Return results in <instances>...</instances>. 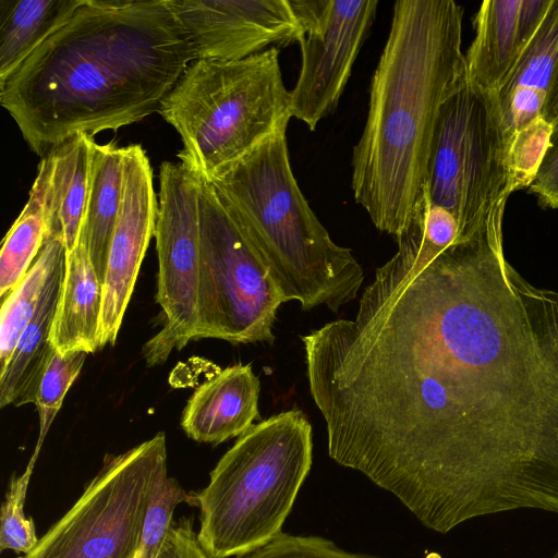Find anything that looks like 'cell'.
Segmentation results:
<instances>
[{
  "mask_svg": "<svg viewBox=\"0 0 558 558\" xmlns=\"http://www.w3.org/2000/svg\"><path fill=\"white\" fill-rule=\"evenodd\" d=\"M66 258V257H65ZM65 258L52 271L32 320L0 373V408L35 403L41 378L56 353L52 324L61 293Z\"/></svg>",
  "mask_w": 558,
  "mask_h": 558,
  "instance_id": "e0dca14e",
  "label": "cell"
},
{
  "mask_svg": "<svg viewBox=\"0 0 558 558\" xmlns=\"http://www.w3.org/2000/svg\"><path fill=\"white\" fill-rule=\"evenodd\" d=\"M123 155V147L114 142L92 143L88 191L80 239L101 283L121 203Z\"/></svg>",
  "mask_w": 558,
  "mask_h": 558,
  "instance_id": "d6986e66",
  "label": "cell"
},
{
  "mask_svg": "<svg viewBox=\"0 0 558 558\" xmlns=\"http://www.w3.org/2000/svg\"><path fill=\"white\" fill-rule=\"evenodd\" d=\"M259 379L251 364L219 369L195 389L181 418L197 442L218 445L245 433L259 417Z\"/></svg>",
  "mask_w": 558,
  "mask_h": 558,
  "instance_id": "9a60e30c",
  "label": "cell"
},
{
  "mask_svg": "<svg viewBox=\"0 0 558 558\" xmlns=\"http://www.w3.org/2000/svg\"><path fill=\"white\" fill-rule=\"evenodd\" d=\"M199 223L202 262L196 339L272 344L277 312L286 299L213 184L202 179Z\"/></svg>",
  "mask_w": 558,
  "mask_h": 558,
  "instance_id": "9c48e42d",
  "label": "cell"
},
{
  "mask_svg": "<svg viewBox=\"0 0 558 558\" xmlns=\"http://www.w3.org/2000/svg\"><path fill=\"white\" fill-rule=\"evenodd\" d=\"M551 558H558V550L554 554Z\"/></svg>",
  "mask_w": 558,
  "mask_h": 558,
  "instance_id": "d6a6232c",
  "label": "cell"
},
{
  "mask_svg": "<svg viewBox=\"0 0 558 558\" xmlns=\"http://www.w3.org/2000/svg\"><path fill=\"white\" fill-rule=\"evenodd\" d=\"M65 257L62 239H46L25 277L4 299L0 313V373L4 371L22 332L36 313L52 271Z\"/></svg>",
  "mask_w": 558,
  "mask_h": 558,
  "instance_id": "603a6c76",
  "label": "cell"
},
{
  "mask_svg": "<svg viewBox=\"0 0 558 558\" xmlns=\"http://www.w3.org/2000/svg\"><path fill=\"white\" fill-rule=\"evenodd\" d=\"M235 558H377L349 553L319 536H298L281 533L266 545Z\"/></svg>",
  "mask_w": 558,
  "mask_h": 558,
  "instance_id": "f1b7e54d",
  "label": "cell"
},
{
  "mask_svg": "<svg viewBox=\"0 0 558 558\" xmlns=\"http://www.w3.org/2000/svg\"><path fill=\"white\" fill-rule=\"evenodd\" d=\"M39 452L34 453L21 475H13L1 506L0 549L28 554L37 544L38 536L32 518L24 511L31 476Z\"/></svg>",
  "mask_w": 558,
  "mask_h": 558,
  "instance_id": "d4e9b609",
  "label": "cell"
},
{
  "mask_svg": "<svg viewBox=\"0 0 558 558\" xmlns=\"http://www.w3.org/2000/svg\"><path fill=\"white\" fill-rule=\"evenodd\" d=\"M182 502L196 506V493L186 492L175 478L165 474L156 486L135 558H157L174 509Z\"/></svg>",
  "mask_w": 558,
  "mask_h": 558,
  "instance_id": "4316f807",
  "label": "cell"
},
{
  "mask_svg": "<svg viewBox=\"0 0 558 558\" xmlns=\"http://www.w3.org/2000/svg\"><path fill=\"white\" fill-rule=\"evenodd\" d=\"M197 59L240 60L299 43L303 27L290 0H167Z\"/></svg>",
  "mask_w": 558,
  "mask_h": 558,
  "instance_id": "7c38bea8",
  "label": "cell"
},
{
  "mask_svg": "<svg viewBox=\"0 0 558 558\" xmlns=\"http://www.w3.org/2000/svg\"><path fill=\"white\" fill-rule=\"evenodd\" d=\"M558 64V0L551 4L537 31L523 49L513 69L493 95L500 107L520 88L538 89L547 94Z\"/></svg>",
  "mask_w": 558,
  "mask_h": 558,
  "instance_id": "cb8c5ba5",
  "label": "cell"
},
{
  "mask_svg": "<svg viewBox=\"0 0 558 558\" xmlns=\"http://www.w3.org/2000/svg\"><path fill=\"white\" fill-rule=\"evenodd\" d=\"M165 474L163 432L122 453L107 454L74 505L23 558H135Z\"/></svg>",
  "mask_w": 558,
  "mask_h": 558,
  "instance_id": "ba28073f",
  "label": "cell"
},
{
  "mask_svg": "<svg viewBox=\"0 0 558 558\" xmlns=\"http://www.w3.org/2000/svg\"><path fill=\"white\" fill-rule=\"evenodd\" d=\"M396 239V254L376 269L372 282L376 287L398 286L407 276L424 267L458 241L459 226L452 214L428 199L423 189L407 226Z\"/></svg>",
  "mask_w": 558,
  "mask_h": 558,
  "instance_id": "ffe728a7",
  "label": "cell"
},
{
  "mask_svg": "<svg viewBox=\"0 0 558 558\" xmlns=\"http://www.w3.org/2000/svg\"><path fill=\"white\" fill-rule=\"evenodd\" d=\"M302 341L329 457L423 525L558 514V289L508 263L502 223L368 284L354 319Z\"/></svg>",
  "mask_w": 558,
  "mask_h": 558,
  "instance_id": "6da1fadb",
  "label": "cell"
},
{
  "mask_svg": "<svg viewBox=\"0 0 558 558\" xmlns=\"http://www.w3.org/2000/svg\"><path fill=\"white\" fill-rule=\"evenodd\" d=\"M190 39L167 0H83L3 83L0 104L44 156L158 111L191 62Z\"/></svg>",
  "mask_w": 558,
  "mask_h": 558,
  "instance_id": "7a4b0ae2",
  "label": "cell"
},
{
  "mask_svg": "<svg viewBox=\"0 0 558 558\" xmlns=\"http://www.w3.org/2000/svg\"><path fill=\"white\" fill-rule=\"evenodd\" d=\"M530 191L544 207L558 209V119L553 123L547 150Z\"/></svg>",
  "mask_w": 558,
  "mask_h": 558,
  "instance_id": "f546056e",
  "label": "cell"
},
{
  "mask_svg": "<svg viewBox=\"0 0 558 558\" xmlns=\"http://www.w3.org/2000/svg\"><path fill=\"white\" fill-rule=\"evenodd\" d=\"M423 189L453 215L459 240L504 218L511 194L507 143L493 95L468 77L441 107Z\"/></svg>",
  "mask_w": 558,
  "mask_h": 558,
  "instance_id": "52a82bcc",
  "label": "cell"
},
{
  "mask_svg": "<svg viewBox=\"0 0 558 558\" xmlns=\"http://www.w3.org/2000/svg\"><path fill=\"white\" fill-rule=\"evenodd\" d=\"M553 0H486L475 19V37L465 56L466 77L495 93L529 44Z\"/></svg>",
  "mask_w": 558,
  "mask_h": 558,
  "instance_id": "5bb4252c",
  "label": "cell"
},
{
  "mask_svg": "<svg viewBox=\"0 0 558 558\" xmlns=\"http://www.w3.org/2000/svg\"><path fill=\"white\" fill-rule=\"evenodd\" d=\"M154 236L158 256L157 303L162 327L143 347L148 366L196 339L201 277L199 179L181 162L159 169Z\"/></svg>",
  "mask_w": 558,
  "mask_h": 558,
  "instance_id": "30bf717a",
  "label": "cell"
},
{
  "mask_svg": "<svg viewBox=\"0 0 558 558\" xmlns=\"http://www.w3.org/2000/svg\"><path fill=\"white\" fill-rule=\"evenodd\" d=\"M94 138L76 134L52 147L47 190L48 238H60L66 252L78 243L88 191Z\"/></svg>",
  "mask_w": 558,
  "mask_h": 558,
  "instance_id": "ac0fdd59",
  "label": "cell"
},
{
  "mask_svg": "<svg viewBox=\"0 0 558 558\" xmlns=\"http://www.w3.org/2000/svg\"><path fill=\"white\" fill-rule=\"evenodd\" d=\"M102 283L84 242L66 252L61 293L51 329V342L59 353H94L99 349Z\"/></svg>",
  "mask_w": 558,
  "mask_h": 558,
  "instance_id": "2e32d148",
  "label": "cell"
},
{
  "mask_svg": "<svg viewBox=\"0 0 558 558\" xmlns=\"http://www.w3.org/2000/svg\"><path fill=\"white\" fill-rule=\"evenodd\" d=\"M542 118L550 124L558 119V64L546 94Z\"/></svg>",
  "mask_w": 558,
  "mask_h": 558,
  "instance_id": "1f68e13d",
  "label": "cell"
},
{
  "mask_svg": "<svg viewBox=\"0 0 558 558\" xmlns=\"http://www.w3.org/2000/svg\"><path fill=\"white\" fill-rule=\"evenodd\" d=\"M312 426L292 409L240 435L196 493L198 541L209 558L238 557L282 533L312 466Z\"/></svg>",
  "mask_w": 558,
  "mask_h": 558,
  "instance_id": "5b68a950",
  "label": "cell"
},
{
  "mask_svg": "<svg viewBox=\"0 0 558 558\" xmlns=\"http://www.w3.org/2000/svg\"><path fill=\"white\" fill-rule=\"evenodd\" d=\"M303 27L291 114L314 131L331 113L375 19L377 0H290Z\"/></svg>",
  "mask_w": 558,
  "mask_h": 558,
  "instance_id": "8fae6325",
  "label": "cell"
},
{
  "mask_svg": "<svg viewBox=\"0 0 558 558\" xmlns=\"http://www.w3.org/2000/svg\"><path fill=\"white\" fill-rule=\"evenodd\" d=\"M83 0H0V83L63 26Z\"/></svg>",
  "mask_w": 558,
  "mask_h": 558,
  "instance_id": "44dd1931",
  "label": "cell"
},
{
  "mask_svg": "<svg viewBox=\"0 0 558 558\" xmlns=\"http://www.w3.org/2000/svg\"><path fill=\"white\" fill-rule=\"evenodd\" d=\"M193 518L172 521L157 558H209L194 530Z\"/></svg>",
  "mask_w": 558,
  "mask_h": 558,
  "instance_id": "4dcf8cb0",
  "label": "cell"
},
{
  "mask_svg": "<svg viewBox=\"0 0 558 558\" xmlns=\"http://www.w3.org/2000/svg\"><path fill=\"white\" fill-rule=\"evenodd\" d=\"M123 183L102 283L99 349L116 343L151 236L158 201L153 169L140 144L123 147Z\"/></svg>",
  "mask_w": 558,
  "mask_h": 558,
  "instance_id": "4fadbf2b",
  "label": "cell"
},
{
  "mask_svg": "<svg viewBox=\"0 0 558 558\" xmlns=\"http://www.w3.org/2000/svg\"><path fill=\"white\" fill-rule=\"evenodd\" d=\"M158 112L179 133L180 162L210 181L263 142L287 130L290 92L271 47L244 59H197Z\"/></svg>",
  "mask_w": 558,
  "mask_h": 558,
  "instance_id": "8992f818",
  "label": "cell"
},
{
  "mask_svg": "<svg viewBox=\"0 0 558 558\" xmlns=\"http://www.w3.org/2000/svg\"><path fill=\"white\" fill-rule=\"evenodd\" d=\"M86 352L74 351L59 353L56 351L52 356L38 388L36 396V410L39 416V436L35 447L40 451L46 435L59 412L65 393L80 375Z\"/></svg>",
  "mask_w": 558,
  "mask_h": 558,
  "instance_id": "484cf974",
  "label": "cell"
},
{
  "mask_svg": "<svg viewBox=\"0 0 558 558\" xmlns=\"http://www.w3.org/2000/svg\"><path fill=\"white\" fill-rule=\"evenodd\" d=\"M256 248L286 302L332 312L357 296L362 266L336 244L293 175L286 131L269 137L208 181Z\"/></svg>",
  "mask_w": 558,
  "mask_h": 558,
  "instance_id": "277c9868",
  "label": "cell"
},
{
  "mask_svg": "<svg viewBox=\"0 0 558 558\" xmlns=\"http://www.w3.org/2000/svg\"><path fill=\"white\" fill-rule=\"evenodd\" d=\"M553 124L543 118L519 131L507 148L511 193L530 187L547 150Z\"/></svg>",
  "mask_w": 558,
  "mask_h": 558,
  "instance_id": "83f0119b",
  "label": "cell"
},
{
  "mask_svg": "<svg viewBox=\"0 0 558 558\" xmlns=\"http://www.w3.org/2000/svg\"><path fill=\"white\" fill-rule=\"evenodd\" d=\"M463 9L452 0H400L373 76L352 191L374 226L397 238L423 190L444 102L466 77Z\"/></svg>",
  "mask_w": 558,
  "mask_h": 558,
  "instance_id": "3957f363",
  "label": "cell"
},
{
  "mask_svg": "<svg viewBox=\"0 0 558 558\" xmlns=\"http://www.w3.org/2000/svg\"><path fill=\"white\" fill-rule=\"evenodd\" d=\"M50 158L45 154L28 199L10 230L0 252V295H8L25 277L48 234L47 190Z\"/></svg>",
  "mask_w": 558,
  "mask_h": 558,
  "instance_id": "7402d4cb",
  "label": "cell"
}]
</instances>
